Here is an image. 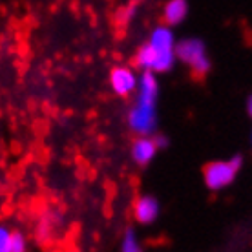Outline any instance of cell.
<instances>
[{"instance_id":"8992f818","label":"cell","mask_w":252,"mask_h":252,"mask_svg":"<svg viewBox=\"0 0 252 252\" xmlns=\"http://www.w3.org/2000/svg\"><path fill=\"white\" fill-rule=\"evenodd\" d=\"M156 150H158V145H156V141L154 139H148V137H143L135 141L132 146V156H133V161L141 166H145L152 161V158L156 156Z\"/></svg>"},{"instance_id":"3957f363","label":"cell","mask_w":252,"mask_h":252,"mask_svg":"<svg viewBox=\"0 0 252 252\" xmlns=\"http://www.w3.org/2000/svg\"><path fill=\"white\" fill-rule=\"evenodd\" d=\"M241 158H234L232 161H218V163H210L205 168V183L210 190H220L227 187L234 181L236 172L240 168Z\"/></svg>"},{"instance_id":"52a82bcc","label":"cell","mask_w":252,"mask_h":252,"mask_svg":"<svg viewBox=\"0 0 252 252\" xmlns=\"http://www.w3.org/2000/svg\"><path fill=\"white\" fill-rule=\"evenodd\" d=\"M189 6L185 0H170L164 7V22L166 24H179L187 17Z\"/></svg>"},{"instance_id":"7c38bea8","label":"cell","mask_w":252,"mask_h":252,"mask_svg":"<svg viewBox=\"0 0 252 252\" xmlns=\"http://www.w3.org/2000/svg\"><path fill=\"white\" fill-rule=\"evenodd\" d=\"M9 236H11V232H9L6 227H0V252H7Z\"/></svg>"},{"instance_id":"277c9868","label":"cell","mask_w":252,"mask_h":252,"mask_svg":"<svg viewBox=\"0 0 252 252\" xmlns=\"http://www.w3.org/2000/svg\"><path fill=\"white\" fill-rule=\"evenodd\" d=\"M110 82H112V88L117 95L126 97L130 95L137 86V79L128 68H115L110 73Z\"/></svg>"},{"instance_id":"ba28073f","label":"cell","mask_w":252,"mask_h":252,"mask_svg":"<svg viewBox=\"0 0 252 252\" xmlns=\"http://www.w3.org/2000/svg\"><path fill=\"white\" fill-rule=\"evenodd\" d=\"M150 44L161 53L163 51H174V35L166 28H158L156 32L152 33Z\"/></svg>"},{"instance_id":"9c48e42d","label":"cell","mask_w":252,"mask_h":252,"mask_svg":"<svg viewBox=\"0 0 252 252\" xmlns=\"http://www.w3.org/2000/svg\"><path fill=\"white\" fill-rule=\"evenodd\" d=\"M156 61H158V50L154 48V46L148 42V44L141 46V50H139V53L135 55V59H133V63H135V66L137 68H143V69H154V64H156Z\"/></svg>"},{"instance_id":"30bf717a","label":"cell","mask_w":252,"mask_h":252,"mask_svg":"<svg viewBox=\"0 0 252 252\" xmlns=\"http://www.w3.org/2000/svg\"><path fill=\"white\" fill-rule=\"evenodd\" d=\"M24 236L20 232H11L9 236V245H7V252H22L26 249L24 245Z\"/></svg>"},{"instance_id":"5b68a950","label":"cell","mask_w":252,"mask_h":252,"mask_svg":"<svg viewBox=\"0 0 252 252\" xmlns=\"http://www.w3.org/2000/svg\"><path fill=\"white\" fill-rule=\"evenodd\" d=\"M133 214H135V220H137L139 223L148 225V223H152L159 214L158 201H156L154 197H148V195L139 197L137 203H135V207H133Z\"/></svg>"},{"instance_id":"8fae6325","label":"cell","mask_w":252,"mask_h":252,"mask_svg":"<svg viewBox=\"0 0 252 252\" xmlns=\"http://www.w3.org/2000/svg\"><path fill=\"white\" fill-rule=\"evenodd\" d=\"M123 251L126 252H133V251H139L137 247V240H135V234L132 230H128L125 236V245H123Z\"/></svg>"},{"instance_id":"6da1fadb","label":"cell","mask_w":252,"mask_h":252,"mask_svg":"<svg viewBox=\"0 0 252 252\" xmlns=\"http://www.w3.org/2000/svg\"><path fill=\"white\" fill-rule=\"evenodd\" d=\"M156 101H158V82L146 69L139 82V99L130 114V126L135 133L148 135L156 128Z\"/></svg>"},{"instance_id":"4fadbf2b","label":"cell","mask_w":252,"mask_h":252,"mask_svg":"<svg viewBox=\"0 0 252 252\" xmlns=\"http://www.w3.org/2000/svg\"><path fill=\"white\" fill-rule=\"evenodd\" d=\"M247 110H249V115L252 117V95L249 97V102H247Z\"/></svg>"},{"instance_id":"7a4b0ae2","label":"cell","mask_w":252,"mask_h":252,"mask_svg":"<svg viewBox=\"0 0 252 252\" xmlns=\"http://www.w3.org/2000/svg\"><path fill=\"white\" fill-rule=\"evenodd\" d=\"M174 53L183 63L189 64L195 77H203L210 69V63L205 55V46L201 40H181L177 46H174Z\"/></svg>"}]
</instances>
